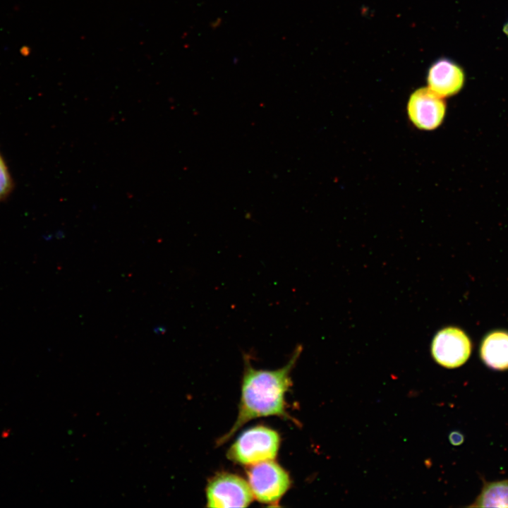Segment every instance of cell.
I'll return each instance as SVG.
<instances>
[{"label": "cell", "mask_w": 508, "mask_h": 508, "mask_svg": "<svg viewBox=\"0 0 508 508\" xmlns=\"http://www.w3.org/2000/svg\"><path fill=\"white\" fill-rule=\"evenodd\" d=\"M302 351L298 345L288 363L277 370H258L244 356V373L236 421L229 431L217 440L221 445L247 422L260 417L277 416L294 421L286 410L285 394L291 386V372Z\"/></svg>", "instance_id": "cell-1"}, {"label": "cell", "mask_w": 508, "mask_h": 508, "mask_svg": "<svg viewBox=\"0 0 508 508\" xmlns=\"http://www.w3.org/2000/svg\"><path fill=\"white\" fill-rule=\"evenodd\" d=\"M279 445L277 432L257 425L243 431L229 449L226 456L236 464L249 466L274 459Z\"/></svg>", "instance_id": "cell-2"}, {"label": "cell", "mask_w": 508, "mask_h": 508, "mask_svg": "<svg viewBox=\"0 0 508 508\" xmlns=\"http://www.w3.org/2000/svg\"><path fill=\"white\" fill-rule=\"evenodd\" d=\"M247 476L253 497L270 505H277L291 485L289 473L274 459L249 465Z\"/></svg>", "instance_id": "cell-3"}, {"label": "cell", "mask_w": 508, "mask_h": 508, "mask_svg": "<svg viewBox=\"0 0 508 508\" xmlns=\"http://www.w3.org/2000/svg\"><path fill=\"white\" fill-rule=\"evenodd\" d=\"M207 507H246L253 495L248 485L241 476L221 473L211 478L206 488Z\"/></svg>", "instance_id": "cell-4"}, {"label": "cell", "mask_w": 508, "mask_h": 508, "mask_svg": "<svg viewBox=\"0 0 508 508\" xmlns=\"http://www.w3.org/2000/svg\"><path fill=\"white\" fill-rule=\"evenodd\" d=\"M471 344L460 329L448 327L440 330L434 337L431 352L437 363L454 368L462 365L469 358Z\"/></svg>", "instance_id": "cell-5"}, {"label": "cell", "mask_w": 508, "mask_h": 508, "mask_svg": "<svg viewBox=\"0 0 508 508\" xmlns=\"http://www.w3.org/2000/svg\"><path fill=\"white\" fill-rule=\"evenodd\" d=\"M446 106L442 97L429 87L414 91L407 104L408 115L414 126L422 130H433L442 122Z\"/></svg>", "instance_id": "cell-6"}, {"label": "cell", "mask_w": 508, "mask_h": 508, "mask_svg": "<svg viewBox=\"0 0 508 508\" xmlns=\"http://www.w3.org/2000/svg\"><path fill=\"white\" fill-rule=\"evenodd\" d=\"M428 87L441 97L452 96L463 87L464 73L462 68L447 59L435 61L428 73Z\"/></svg>", "instance_id": "cell-7"}, {"label": "cell", "mask_w": 508, "mask_h": 508, "mask_svg": "<svg viewBox=\"0 0 508 508\" xmlns=\"http://www.w3.org/2000/svg\"><path fill=\"white\" fill-rule=\"evenodd\" d=\"M480 357L492 369H508V333L497 331L487 335L481 344Z\"/></svg>", "instance_id": "cell-8"}, {"label": "cell", "mask_w": 508, "mask_h": 508, "mask_svg": "<svg viewBox=\"0 0 508 508\" xmlns=\"http://www.w3.org/2000/svg\"><path fill=\"white\" fill-rule=\"evenodd\" d=\"M480 494L469 507H508V478L488 481L482 478Z\"/></svg>", "instance_id": "cell-9"}, {"label": "cell", "mask_w": 508, "mask_h": 508, "mask_svg": "<svg viewBox=\"0 0 508 508\" xmlns=\"http://www.w3.org/2000/svg\"><path fill=\"white\" fill-rule=\"evenodd\" d=\"M13 181L7 166L0 156V200L5 199L11 192Z\"/></svg>", "instance_id": "cell-10"}, {"label": "cell", "mask_w": 508, "mask_h": 508, "mask_svg": "<svg viewBox=\"0 0 508 508\" xmlns=\"http://www.w3.org/2000/svg\"><path fill=\"white\" fill-rule=\"evenodd\" d=\"M449 440L452 445L457 446L461 445L464 441V436L461 433L455 431L450 433Z\"/></svg>", "instance_id": "cell-11"}, {"label": "cell", "mask_w": 508, "mask_h": 508, "mask_svg": "<svg viewBox=\"0 0 508 508\" xmlns=\"http://www.w3.org/2000/svg\"><path fill=\"white\" fill-rule=\"evenodd\" d=\"M503 31L504 32V33H506L507 35H508V23H507L504 25Z\"/></svg>", "instance_id": "cell-12"}, {"label": "cell", "mask_w": 508, "mask_h": 508, "mask_svg": "<svg viewBox=\"0 0 508 508\" xmlns=\"http://www.w3.org/2000/svg\"></svg>", "instance_id": "cell-13"}]
</instances>
